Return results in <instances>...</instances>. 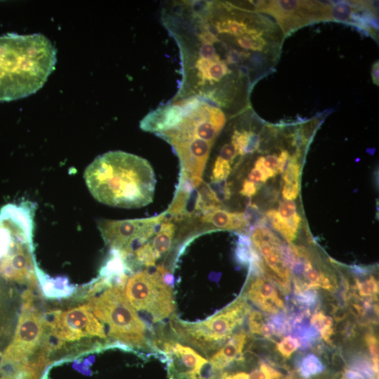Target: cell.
I'll return each mask as SVG.
<instances>
[{"label": "cell", "instance_id": "cell-8", "mask_svg": "<svg viewBox=\"0 0 379 379\" xmlns=\"http://www.w3.org/2000/svg\"><path fill=\"white\" fill-rule=\"evenodd\" d=\"M46 328L45 319L34 307L30 291L25 292L14 340L4 352L1 361L16 364L30 361L29 359L38 349Z\"/></svg>", "mask_w": 379, "mask_h": 379}, {"label": "cell", "instance_id": "cell-36", "mask_svg": "<svg viewBox=\"0 0 379 379\" xmlns=\"http://www.w3.org/2000/svg\"><path fill=\"white\" fill-rule=\"evenodd\" d=\"M253 53H254V52H253ZM261 59H262V58L259 54H258L256 53H254L253 56H252V58H251V65H258V64H259L260 62V61L262 60ZM250 72H251V68L250 67L244 68L242 69L241 72V80L242 81V79H244V78H248L249 75H250Z\"/></svg>", "mask_w": 379, "mask_h": 379}, {"label": "cell", "instance_id": "cell-1", "mask_svg": "<svg viewBox=\"0 0 379 379\" xmlns=\"http://www.w3.org/2000/svg\"><path fill=\"white\" fill-rule=\"evenodd\" d=\"M226 123L222 109L194 97L171 100L140 121L145 131L154 133L171 145L178 156L179 184L197 188L212 147Z\"/></svg>", "mask_w": 379, "mask_h": 379}, {"label": "cell", "instance_id": "cell-28", "mask_svg": "<svg viewBox=\"0 0 379 379\" xmlns=\"http://www.w3.org/2000/svg\"><path fill=\"white\" fill-rule=\"evenodd\" d=\"M208 187L218 204L230 198L231 190L226 180L212 182Z\"/></svg>", "mask_w": 379, "mask_h": 379}, {"label": "cell", "instance_id": "cell-2", "mask_svg": "<svg viewBox=\"0 0 379 379\" xmlns=\"http://www.w3.org/2000/svg\"><path fill=\"white\" fill-rule=\"evenodd\" d=\"M84 178L92 196L115 207L135 208L152 202L156 178L150 164L133 154L117 150L97 157Z\"/></svg>", "mask_w": 379, "mask_h": 379}, {"label": "cell", "instance_id": "cell-26", "mask_svg": "<svg viewBox=\"0 0 379 379\" xmlns=\"http://www.w3.org/2000/svg\"><path fill=\"white\" fill-rule=\"evenodd\" d=\"M276 349L284 359H288L298 350L300 346L296 338L291 335L284 337L277 343Z\"/></svg>", "mask_w": 379, "mask_h": 379}, {"label": "cell", "instance_id": "cell-19", "mask_svg": "<svg viewBox=\"0 0 379 379\" xmlns=\"http://www.w3.org/2000/svg\"><path fill=\"white\" fill-rule=\"evenodd\" d=\"M266 215L273 228L279 232L288 242H292L295 240L297 231L291 226L287 220L279 215L277 211L270 209L267 211Z\"/></svg>", "mask_w": 379, "mask_h": 379}, {"label": "cell", "instance_id": "cell-15", "mask_svg": "<svg viewBox=\"0 0 379 379\" xmlns=\"http://www.w3.org/2000/svg\"><path fill=\"white\" fill-rule=\"evenodd\" d=\"M201 221L218 230H244L248 225L246 213L213 207L201 214Z\"/></svg>", "mask_w": 379, "mask_h": 379}, {"label": "cell", "instance_id": "cell-23", "mask_svg": "<svg viewBox=\"0 0 379 379\" xmlns=\"http://www.w3.org/2000/svg\"><path fill=\"white\" fill-rule=\"evenodd\" d=\"M355 284L360 296L375 299L378 293V283L373 276L363 281L356 279Z\"/></svg>", "mask_w": 379, "mask_h": 379}, {"label": "cell", "instance_id": "cell-22", "mask_svg": "<svg viewBox=\"0 0 379 379\" xmlns=\"http://www.w3.org/2000/svg\"><path fill=\"white\" fill-rule=\"evenodd\" d=\"M246 373L247 379H281V373L265 362H260L258 366Z\"/></svg>", "mask_w": 379, "mask_h": 379}, {"label": "cell", "instance_id": "cell-34", "mask_svg": "<svg viewBox=\"0 0 379 379\" xmlns=\"http://www.w3.org/2000/svg\"><path fill=\"white\" fill-rule=\"evenodd\" d=\"M264 164L275 175L279 173V158L275 154L267 155L264 157Z\"/></svg>", "mask_w": 379, "mask_h": 379}, {"label": "cell", "instance_id": "cell-6", "mask_svg": "<svg viewBox=\"0 0 379 379\" xmlns=\"http://www.w3.org/2000/svg\"><path fill=\"white\" fill-rule=\"evenodd\" d=\"M168 276L163 266H158L154 272L138 271L126 279L124 293L127 300L152 323L173 317L175 302L172 287L166 280Z\"/></svg>", "mask_w": 379, "mask_h": 379}, {"label": "cell", "instance_id": "cell-31", "mask_svg": "<svg viewBox=\"0 0 379 379\" xmlns=\"http://www.w3.org/2000/svg\"><path fill=\"white\" fill-rule=\"evenodd\" d=\"M300 192V185L299 182L295 183H285L281 194L286 200L293 201L295 200Z\"/></svg>", "mask_w": 379, "mask_h": 379}, {"label": "cell", "instance_id": "cell-35", "mask_svg": "<svg viewBox=\"0 0 379 379\" xmlns=\"http://www.w3.org/2000/svg\"><path fill=\"white\" fill-rule=\"evenodd\" d=\"M257 186L255 183L250 182L247 179L244 181L240 194L244 196L251 197L257 193Z\"/></svg>", "mask_w": 379, "mask_h": 379}, {"label": "cell", "instance_id": "cell-16", "mask_svg": "<svg viewBox=\"0 0 379 379\" xmlns=\"http://www.w3.org/2000/svg\"><path fill=\"white\" fill-rule=\"evenodd\" d=\"M248 325L253 334L265 338L280 335L285 332L288 326L285 317L281 313L267 318L256 310L249 312Z\"/></svg>", "mask_w": 379, "mask_h": 379}, {"label": "cell", "instance_id": "cell-5", "mask_svg": "<svg viewBox=\"0 0 379 379\" xmlns=\"http://www.w3.org/2000/svg\"><path fill=\"white\" fill-rule=\"evenodd\" d=\"M250 312L246 298L239 297L206 320L186 322L173 316L170 319V326L181 343L209 356L232 335Z\"/></svg>", "mask_w": 379, "mask_h": 379}, {"label": "cell", "instance_id": "cell-13", "mask_svg": "<svg viewBox=\"0 0 379 379\" xmlns=\"http://www.w3.org/2000/svg\"><path fill=\"white\" fill-rule=\"evenodd\" d=\"M175 230V224L164 219L154 235L133 253L135 262L146 267H154L171 249Z\"/></svg>", "mask_w": 379, "mask_h": 379}, {"label": "cell", "instance_id": "cell-39", "mask_svg": "<svg viewBox=\"0 0 379 379\" xmlns=\"http://www.w3.org/2000/svg\"><path fill=\"white\" fill-rule=\"evenodd\" d=\"M372 79L375 84L378 86L379 84V65L378 61L375 62L372 66L371 70Z\"/></svg>", "mask_w": 379, "mask_h": 379}, {"label": "cell", "instance_id": "cell-37", "mask_svg": "<svg viewBox=\"0 0 379 379\" xmlns=\"http://www.w3.org/2000/svg\"><path fill=\"white\" fill-rule=\"evenodd\" d=\"M279 158V173H283L286 168L290 161V155L288 151L283 150L281 152Z\"/></svg>", "mask_w": 379, "mask_h": 379}, {"label": "cell", "instance_id": "cell-30", "mask_svg": "<svg viewBox=\"0 0 379 379\" xmlns=\"http://www.w3.org/2000/svg\"><path fill=\"white\" fill-rule=\"evenodd\" d=\"M277 212L284 220H291L297 214L295 202L290 200L283 201L280 203Z\"/></svg>", "mask_w": 379, "mask_h": 379}, {"label": "cell", "instance_id": "cell-14", "mask_svg": "<svg viewBox=\"0 0 379 379\" xmlns=\"http://www.w3.org/2000/svg\"><path fill=\"white\" fill-rule=\"evenodd\" d=\"M274 284L261 275H252L246 296L262 312L274 315L284 310L285 306Z\"/></svg>", "mask_w": 379, "mask_h": 379}, {"label": "cell", "instance_id": "cell-9", "mask_svg": "<svg viewBox=\"0 0 379 379\" xmlns=\"http://www.w3.org/2000/svg\"><path fill=\"white\" fill-rule=\"evenodd\" d=\"M45 319L46 327L60 342H74L84 338L107 340L105 327L87 304L65 311L56 310Z\"/></svg>", "mask_w": 379, "mask_h": 379}, {"label": "cell", "instance_id": "cell-10", "mask_svg": "<svg viewBox=\"0 0 379 379\" xmlns=\"http://www.w3.org/2000/svg\"><path fill=\"white\" fill-rule=\"evenodd\" d=\"M152 345L166 359L168 379H205L208 359L194 348L161 338L153 340Z\"/></svg>", "mask_w": 379, "mask_h": 379}, {"label": "cell", "instance_id": "cell-20", "mask_svg": "<svg viewBox=\"0 0 379 379\" xmlns=\"http://www.w3.org/2000/svg\"><path fill=\"white\" fill-rule=\"evenodd\" d=\"M311 325L319 331L320 336L328 343H331V337L333 334L332 318L319 312L313 314L310 319Z\"/></svg>", "mask_w": 379, "mask_h": 379}, {"label": "cell", "instance_id": "cell-27", "mask_svg": "<svg viewBox=\"0 0 379 379\" xmlns=\"http://www.w3.org/2000/svg\"><path fill=\"white\" fill-rule=\"evenodd\" d=\"M300 175V166L298 162L296 156L291 157L288 165L282 173L283 180L285 183L299 182Z\"/></svg>", "mask_w": 379, "mask_h": 379}, {"label": "cell", "instance_id": "cell-21", "mask_svg": "<svg viewBox=\"0 0 379 379\" xmlns=\"http://www.w3.org/2000/svg\"><path fill=\"white\" fill-rule=\"evenodd\" d=\"M253 249L251 239L246 235L240 234L235 251L237 261L241 264L250 265L252 260Z\"/></svg>", "mask_w": 379, "mask_h": 379}, {"label": "cell", "instance_id": "cell-25", "mask_svg": "<svg viewBox=\"0 0 379 379\" xmlns=\"http://www.w3.org/2000/svg\"><path fill=\"white\" fill-rule=\"evenodd\" d=\"M230 164L218 156L214 162L212 170V182H216L226 180L227 178L230 173Z\"/></svg>", "mask_w": 379, "mask_h": 379}, {"label": "cell", "instance_id": "cell-33", "mask_svg": "<svg viewBox=\"0 0 379 379\" xmlns=\"http://www.w3.org/2000/svg\"><path fill=\"white\" fill-rule=\"evenodd\" d=\"M254 168L258 169L262 175L263 182L267 181L269 178H273L276 175L269 170L264 164V157H260L255 162Z\"/></svg>", "mask_w": 379, "mask_h": 379}, {"label": "cell", "instance_id": "cell-4", "mask_svg": "<svg viewBox=\"0 0 379 379\" xmlns=\"http://www.w3.org/2000/svg\"><path fill=\"white\" fill-rule=\"evenodd\" d=\"M127 278L125 275L107 279L101 289L103 291L91 297L87 305L96 318L107 325L110 338L129 347L153 350L147 325L126 298L124 286Z\"/></svg>", "mask_w": 379, "mask_h": 379}, {"label": "cell", "instance_id": "cell-7", "mask_svg": "<svg viewBox=\"0 0 379 379\" xmlns=\"http://www.w3.org/2000/svg\"><path fill=\"white\" fill-rule=\"evenodd\" d=\"M166 213L159 215L122 220L100 219L98 227L105 244L124 260L131 257L142 245L156 233L165 219Z\"/></svg>", "mask_w": 379, "mask_h": 379}, {"label": "cell", "instance_id": "cell-12", "mask_svg": "<svg viewBox=\"0 0 379 379\" xmlns=\"http://www.w3.org/2000/svg\"><path fill=\"white\" fill-rule=\"evenodd\" d=\"M248 340V333L241 331L233 334L220 348L209 355L206 379H211L231 365L243 361L245 359L243 350Z\"/></svg>", "mask_w": 379, "mask_h": 379}, {"label": "cell", "instance_id": "cell-24", "mask_svg": "<svg viewBox=\"0 0 379 379\" xmlns=\"http://www.w3.org/2000/svg\"><path fill=\"white\" fill-rule=\"evenodd\" d=\"M326 15L329 19L348 21L353 15V9L347 3H338L331 8Z\"/></svg>", "mask_w": 379, "mask_h": 379}, {"label": "cell", "instance_id": "cell-3", "mask_svg": "<svg viewBox=\"0 0 379 379\" xmlns=\"http://www.w3.org/2000/svg\"><path fill=\"white\" fill-rule=\"evenodd\" d=\"M56 62V48L41 33L0 36V102L37 92L55 69Z\"/></svg>", "mask_w": 379, "mask_h": 379}, {"label": "cell", "instance_id": "cell-38", "mask_svg": "<svg viewBox=\"0 0 379 379\" xmlns=\"http://www.w3.org/2000/svg\"><path fill=\"white\" fill-rule=\"evenodd\" d=\"M248 180L255 184L258 183L260 182H264L262 173L258 169L255 168H253V169H251L248 176Z\"/></svg>", "mask_w": 379, "mask_h": 379}, {"label": "cell", "instance_id": "cell-17", "mask_svg": "<svg viewBox=\"0 0 379 379\" xmlns=\"http://www.w3.org/2000/svg\"><path fill=\"white\" fill-rule=\"evenodd\" d=\"M230 142L234 146L237 155L244 156L253 154L258 149L260 136L253 131L234 129Z\"/></svg>", "mask_w": 379, "mask_h": 379}, {"label": "cell", "instance_id": "cell-29", "mask_svg": "<svg viewBox=\"0 0 379 379\" xmlns=\"http://www.w3.org/2000/svg\"><path fill=\"white\" fill-rule=\"evenodd\" d=\"M365 343L371 356L372 363L376 372L378 373V342L376 336L373 333H368L365 336Z\"/></svg>", "mask_w": 379, "mask_h": 379}, {"label": "cell", "instance_id": "cell-11", "mask_svg": "<svg viewBox=\"0 0 379 379\" xmlns=\"http://www.w3.org/2000/svg\"><path fill=\"white\" fill-rule=\"evenodd\" d=\"M270 239V237L252 233L251 241L272 272L269 276V279L280 289L288 292L291 289V276L290 270L282 255L281 249L284 244L281 241L272 242Z\"/></svg>", "mask_w": 379, "mask_h": 379}, {"label": "cell", "instance_id": "cell-32", "mask_svg": "<svg viewBox=\"0 0 379 379\" xmlns=\"http://www.w3.org/2000/svg\"><path fill=\"white\" fill-rule=\"evenodd\" d=\"M218 156L231 164L233 163L237 154L234 146L230 142L222 146Z\"/></svg>", "mask_w": 379, "mask_h": 379}, {"label": "cell", "instance_id": "cell-18", "mask_svg": "<svg viewBox=\"0 0 379 379\" xmlns=\"http://www.w3.org/2000/svg\"><path fill=\"white\" fill-rule=\"evenodd\" d=\"M324 368L325 366L320 359L312 353L304 355L297 363L298 373L305 379L319 375Z\"/></svg>", "mask_w": 379, "mask_h": 379}]
</instances>
